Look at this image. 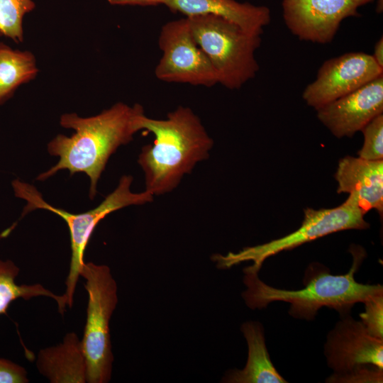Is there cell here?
<instances>
[{
	"label": "cell",
	"instance_id": "cell-10",
	"mask_svg": "<svg viewBox=\"0 0 383 383\" xmlns=\"http://www.w3.org/2000/svg\"><path fill=\"white\" fill-rule=\"evenodd\" d=\"M383 74V68L372 55L347 52L326 60L316 79L302 93L306 104L319 108L345 96Z\"/></svg>",
	"mask_w": 383,
	"mask_h": 383
},
{
	"label": "cell",
	"instance_id": "cell-22",
	"mask_svg": "<svg viewBox=\"0 0 383 383\" xmlns=\"http://www.w3.org/2000/svg\"><path fill=\"white\" fill-rule=\"evenodd\" d=\"M383 370L368 367L345 374H333L328 382H382Z\"/></svg>",
	"mask_w": 383,
	"mask_h": 383
},
{
	"label": "cell",
	"instance_id": "cell-12",
	"mask_svg": "<svg viewBox=\"0 0 383 383\" xmlns=\"http://www.w3.org/2000/svg\"><path fill=\"white\" fill-rule=\"evenodd\" d=\"M318 119L338 138L352 137L383 112V74L316 110Z\"/></svg>",
	"mask_w": 383,
	"mask_h": 383
},
{
	"label": "cell",
	"instance_id": "cell-21",
	"mask_svg": "<svg viewBox=\"0 0 383 383\" xmlns=\"http://www.w3.org/2000/svg\"><path fill=\"white\" fill-rule=\"evenodd\" d=\"M364 304L365 311L360 314L362 323L372 335L383 339V293Z\"/></svg>",
	"mask_w": 383,
	"mask_h": 383
},
{
	"label": "cell",
	"instance_id": "cell-14",
	"mask_svg": "<svg viewBox=\"0 0 383 383\" xmlns=\"http://www.w3.org/2000/svg\"><path fill=\"white\" fill-rule=\"evenodd\" d=\"M163 5L185 17L206 14L219 16L248 32L260 35L271 21L268 7L235 0H165Z\"/></svg>",
	"mask_w": 383,
	"mask_h": 383
},
{
	"label": "cell",
	"instance_id": "cell-4",
	"mask_svg": "<svg viewBox=\"0 0 383 383\" xmlns=\"http://www.w3.org/2000/svg\"><path fill=\"white\" fill-rule=\"evenodd\" d=\"M132 182V176H122L116 188L99 205L84 213H72L49 204L33 185L18 179L12 182L16 196L27 202L23 216L35 209H45L61 217L67 225L70 234L71 258L64 295L68 307L73 305L77 282L85 263L84 251L98 223L115 211L153 201L154 196L145 190L133 192L131 189Z\"/></svg>",
	"mask_w": 383,
	"mask_h": 383
},
{
	"label": "cell",
	"instance_id": "cell-18",
	"mask_svg": "<svg viewBox=\"0 0 383 383\" xmlns=\"http://www.w3.org/2000/svg\"><path fill=\"white\" fill-rule=\"evenodd\" d=\"M19 267L11 260H0V314L6 313L10 304L18 299L28 300L36 296H46L54 299L60 313L66 309L67 299L64 294H56L40 284H18L16 279Z\"/></svg>",
	"mask_w": 383,
	"mask_h": 383
},
{
	"label": "cell",
	"instance_id": "cell-7",
	"mask_svg": "<svg viewBox=\"0 0 383 383\" xmlns=\"http://www.w3.org/2000/svg\"><path fill=\"white\" fill-rule=\"evenodd\" d=\"M365 214L355 196L349 194L341 205L334 208L318 210L305 209L301 226L282 238L246 247L237 252H230L225 255L216 254L212 259L221 269H228L243 262L252 261L250 267L259 272L266 259L282 251L292 250L335 232L368 228L370 224L365 220Z\"/></svg>",
	"mask_w": 383,
	"mask_h": 383
},
{
	"label": "cell",
	"instance_id": "cell-17",
	"mask_svg": "<svg viewBox=\"0 0 383 383\" xmlns=\"http://www.w3.org/2000/svg\"><path fill=\"white\" fill-rule=\"evenodd\" d=\"M38 72L32 52L13 50L0 43V104L9 99L21 84L33 79Z\"/></svg>",
	"mask_w": 383,
	"mask_h": 383
},
{
	"label": "cell",
	"instance_id": "cell-6",
	"mask_svg": "<svg viewBox=\"0 0 383 383\" xmlns=\"http://www.w3.org/2000/svg\"><path fill=\"white\" fill-rule=\"evenodd\" d=\"M80 276L88 295L82 346L87 364V382L106 383L111 377L113 356L109 321L118 303L117 284L105 265L85 262Z\"/></svg>",
	"mask_w": 383,
	"mask_h": 383
},
{
	"label": "cell",
	"instance_id": "cell-24",
	"mask_svg": "<svg viewBox=\"0 0 383 383\" xmlns=\"http://www.w3.org/2000/svg\"><path fill=\"white\" fill-rule=\"evenodd\" d=\"M112 5H133L142 6H158L164 4L165 0H107Z\"/></svg>",
	"mask_w": 383,
	"mask_h": 383
},
{
	"label": "cell",
	"instance_id": "cell-9",
	"mask_svg": "<svg viewBox=\"0 0 383 383\" xmlns=\"http://www.w3.org/2000/svg\"><path fill=\"white\" fill-rule=\"evenodd\" d=\"M374 0H282L284 22L299 40L328 44L334 39L342 21L358 16V9ZM376 11H383L377 0Z\"/></svg>",
	"mask_w": 383,
	"mask_h": 383
},
{
	"label": "cell",
	"instance_id": "cell-20",
	"mask_svg": "<svg viewBox=\"0 0 383 383\" xmlns=\"http://www.w3.org/2000/svg\"><path fill=\"white\" fill-rule=\"evenodd\" d=\"M364 136L362 147L358 151V157L370 160L383 159V115L372 119L361 131Z\"/></svg>",
	"mask_w": 383,
	"mask_h": 383
},
{
	"label": "cell",
	"instance_id": "cell-16",
	"mask_svg": "<svg viewBox=\"0 0 383 383\" xmlns=\"http://www.w3.org/2000/svg\"><path fill=\"white\" fill-rule=\"evenodd\" d=\"M246 339L248 357L245 367L231 370L223 382L230 383H285L273 365L265 345L263 328L257 322L248 321L241 326Z\"/></svg>",
	"mask_w": 383,
	"mask_h": 383
},
{
	"label": "cell",
	"instance_id": "cell-3",
	"mask_svg": "<svg viewBox=\"0 0 383 383\" xmlns=\"http://www.w3.org/2000/svg\"><path fill=\"white\" fill-rule=\"evenodd\" d=\"M350 252L353 262L347 274L333 275L324 266H309L305 273V287L299 290L269 286L259 279L258 271L248 266L243 270V282L247 289L243 297L247 306L252 309H263L272 301L289 303V313L300 319H313L323 306L336 310L341 316L350 314L355 304L365 303L383 293L380 284H364L355 281V274L365 253L359 247L353 248Z\"/></svg>",
	"mask_w": 383,
	"mask_h": 383
},
{
	"label": "cell",
	"instance_id": "cell-26",
	"mask_svg": "<svg viewBox=\"0 0 383 383\" xmlns=\"http://www.w3.org/2000/svg\"><path fill=\"white\" fill-rule=\"evenodd\" d=\"M1 35H1V33H0V36H1Z\"/></svg>",
	"mask_w": 383,
	"mask_h": 383
},
{
	"label": "cell",
	"instance_id": "cell-13",
	"mask_svg": "<svg viewBox=\"0 0 383 383\" xmlns=\"http://www.w3.org/2000/svg\"><path fill=\"white\" fill-rule=\"evenodd\" d=\"M337 192L353 194L361 210L383 213V160L346 156L340 160L335 174Z\"/></svg>",
	"mask_w": 383,
	"mask_h": 383
},
{
	"label": "cell",
	"instance_id": "cell-25",
	"mask_svg": "<svg viewBox=\"0 0 383 383\" xmlns=\"http://www.w3.org/2000/svg\"><path fill=\"white\" fill-rule=\"evenodd\" d=\"M372 56L376 62L383 68V38L381 37L375 43Z\"/></svg>",
	"mask_w": 383,
	"mask_h": 383
},
{
	"label": "cell",
	"instance_id": "cell-19",
	"mask_svg": "<svg viewBox=\"0 0 383 383\" xmlns=\"http://www.w3.org/2000/svg\"><path fill=\"white\" fill-rule=\"evenodd\" d=\"M33 0H0V33L16 42L23 40V19L35 8Z\"/></svg>",
	"mask_w": 383,
	"mask_h": 383
},
{
	"label": "cell",
	"instance_id": "cell-23",
	"mask_svg": "<svg viewBox=\"0 0 383 383\" xmlns=\"http://www.w3.org/2000/svg\"><path fill=\"white\" fill-rule=\"evenodd\" d=\"M27 371L9 360L0 358V383H27Z\"/></svg>",
	"mask_w": 383,
	"mask_h": 383
},
{
	"label": "cell",
	"instance_id": "cell-5",
	"mask_svg": "<svg viewBox=\"0 0 383 383\" xmlns=\"http://www.w3.org/2000/svg\"><path fill=\"white\" fill-rule=\"evenodd\" d=\"M187 18L194 40L216 71L218 84L239 89L256 76L260 66L255 52L261 45L260 34L214 15Z\"/></svg>",
	"mask_w": 383,
	"mask_h": 383
},
{
	"label": "cell",
	"instance_id": "cell-8",
	"mask_svg": "<svg viewBox=\"0 0 383 383\" xmlns=\"http://www.w3.org/2000/svg\"><path fill=\"white\" fill-rule=\"evenodd\" d=\"M158 45L162 51L155 69L158 79L206 87L218 84L216 71L194 40L187 17L164 24Z\"/></svg>",
	"mask_w": 383,
	"mask_h": 383
},
{
	"label": "cell",
	"instance_id": "cell-1",
	"mask_svg": "<svg viewBox=\"0 0 383 383\" xmlns=\"http://www.w3.org/2000/svg\"><path fill=\"white\" fill-rule=\"evenodd\" d=\"M143 114L140 104L129 106L123 102L93 116L81 117L75 113L62 114L60 125L75 132L70 137L59 134L48 143V152L58 157L59 160L40 174L37 179L45 181L62 170H67L71 175L83 172L89 178V198L93 199L109 159L140 131L138 123Z\"/></svg>",
	"mask_w": 383,
	"mask_h": 383
},
{
	"label": "cell",
	"instance_id": "cell-2",
	"mask_svg": "<svg viewBox=\"0 0 383 383\" xmlns=\"http://www.w3.org/2000/svg\"><path fill=\"white\" fill-rule=\"evenodd\" d=\"M138 125L155 137L152 144L141 148L138 158L145 190L154 196L173 191L197 163L209 158L213 145L200 118L189 107L178 106L165 119L143 114Z\"/></svg>",
	"mask_w": 383,
	"mask_h": 383
},
{
	"label": "cell",
	"instance_id": "cell-15",
	"mask_svg": "<svg viewBox=\"0 0 383 383\" xmlns=\"http://www.w3.org/2000/svg\"><path fill=\"white\" fill-rule=\"evenodd\" d=\"M36 366L51 383L87 382V364L82 342L73 332L66 334L61 343L41 350Z\"/></svg>",
	"mask_w": 383,
	"mask_h": 383
},
{
	"label": "cell",
	"instance_id": "cell-11",
	"mask_svg": "<svg viewBox=\"0 0 383 383\" xmlns=\"http://www.w3.org/2000/svg\"><path fill=\"white\" fill-rule=\"evenodd\" d=\"M325 355L335 374L368 367L383 370V339L372 335L361 321L347 314L328 333Z\"/></svg>",
	"mask_w": 383,
	"mask_h": 383
}]
</instances>
